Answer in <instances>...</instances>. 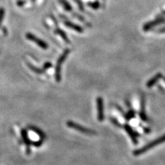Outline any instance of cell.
I'll return each mask as SVG.
<instances>
[{
  "label": "cell",
  "instance_id": "obj_1",
  "mask_svg": "<svg viewBox=\"0 0 165 165\" xmlns=\"http://www.w3.org/2000/svg\"><path fill=\"white\" fill-rule=\"evenodd\" d=\"M164 142H165V134H164L163 136H160V137H159L158 138L156 139V140L151 141V143H149L147 144H146L145 146L142 147V148L136 150V151L134 152V155L136 156L140 155L142 154H143L144 153H145L147 151H149V150L151 149L152 148H153V147L159 145V144H163V143H164Z\"/></svg>",
  "mask_w": 165,
  "mask_h": 165
},
{
  "label": "cell",
  "instance_id": "obj_2",
  "mask_svg": "<svg viewBox=\"0 0 165 165\" xmlns=\"http://www.w3.org/2000/svg\"><path fill=\"white\" fill-rule=\"evenodd\" d=\"M69 52L70 51L69 49H66L57 61L56 68H55V79L57 82H60L61 81V66L66 58L68 57Z\"/></svg>",
  "mask_w": 165,
  "mask_h": 165
},
{
  "label": "cell",
  "instance_id": "obj_3",
  "mask_svg": "<svg viewBox=\"0 0 165 165\" xmlns=\"http://www.w3.org/2000/svg\"><path fill=\"white\" fill-rule=\"evenodd\" d=\"M163 24H165L164 17H157V18L154 20L145 23L143 26V30L144 32H149L153 30V29H155V28L158 26H160Z\"/></svg>",
  "mask_w": 165,
  "mask_h": 165
},
{
  "label": "cell",
  "instance_id": "obj_4",
  "mask_svg": "<svg viewBox=\"0 0 165 165\" xmlns=\"http://www.w3.org/2000/svg\"><path fill=\"white\" fill-rule=\"evenodd\" d=\"M67 125L68 127H69V128L74 129L75 130H77V131H79L84 134H86V135H96V132L94 131V130L85 128V127L80 125V124H79L74 123L73 121H71V120L68 121Z\"/></svg>",
  "mask_w": 165,
  "mask_h": 165
},
{
  "label": "cell",
  "instance_id": "obj_5",
  "mask_svg": "<svg viewBox=\"0 0 165 165\" xmlns=\"http://www.w3.org/2000/svg\"><path fill=\"white\" fill-rule=\"evenodd\" d=\"M26 37L27 39L30 40V41L33 42H34L41 48L44 49V50H46V49L48 48V44L47 43L44 41H43V40H41V39L38 38V37H37L35 35H34L33 34H32L30 33H26Z\"/></svg>",
  "mask_w": 165,
  "mask_h": 165
},
{
  "label": "cell",
  "instance_id": "obj_6",
  "mask_svg": "<svg viewBox=\"0 0 165 165\" xmlns=\"http://www.w3.org/2000/svg\"><path fill=\"white\" fill-rule=\"evenodd\" d=\"M97 105V113H98V120L100 122H102L104 120V107H103V100L101 97H98L96 99Z\"/></svg>",
  "mask_w": 165,
  "mask_h": 165
},
{
  "label": "cell",
  "instance_id": "obj_7",
  "mask_svg": "<svg viewBox=\"0 0 165 165\" xmlns=\"http://www.w3.org/2000/svg\"><path fill=\"white\" fill-rule=\"evenodd\" d=\"M163 75L162 73H157L155 76H153L151 79H149L146 83V86L148 88H151L153 86H154L156 83L158 82V81L163 79Z\"/></svg>",
  "mask_w": 165,
  "mask_h": 165
},
{
  "label": "cell",
  "instance_id": "obj_8",
  "mask_svg": "<svg viewBox=\"0 0 165 165\" xmlns=\"http://www.w3.org/2000/svg\"><path fill=\"white\" fill-rule=\"evenodd\" d=\"M124 129L126 130V132H127V134L131 138L132 140L134 142V144H138V140H137V135L135 134V132H134V130L132 129V128L131 127H130L129 124H125V125H124Z\"/></svg>",
  "mask_w": 165,
  "mask_h": 165
},
{
  "label": "cell",
  "instance_id": "obj_9",
  "mask_svg": "<svg viewBox=\"0 0 165 165\" xmlns=\"http://www.w3.org/2000/svg\"><path fill=\"white\" fill-rule=\"evenodd\" d=\"M140 117L142 120L146 122L147 121V117L145 113V100L144 97L141 98V103H140Z\"/></svg>",
  "mask_w": 165,
  "mask_h": 165
},
{
  "label": "cell",
  "instance_id": "obj_10",
  "mask_svg": "<svg viewBox=\"0 0 165 165\" xmlns=\"http://www.w3.org/2000/svg\"><path fill=\"white\" fill-rule=\"evenodd\" d=\"M22 136L23 138V140L24 141V143L26 144V150H27V153L28 154H30V142L29 140V139L28 138V134L27 132L25 129H22Z\"/></svg>",
  "mask_w": 165,
  "mask_h": 165
},
{
  "label": "cell",
  "instance_id": "obj_11",
  "mask_svg": "<svg viewBox=\"0 0 165 165\" xmlns=\"http://www.w3.org/2000/svg\"><path fill=\"white\" fill-rule=\"evenodd\" d=\"M64 24L66 26H68V28L72 29V30L78 32V33H82V32H83V28L82 27H81L80 26L76 24H74V23L70 22H65Z\"/></svg>",
  "mask_w": 165,
  "mask_h": 165
},
{
  "label": "cell",
  "instance_id": "obj_12",
  "mask_svg": "<svg viewBox=\"0 0 165 165\" xmlns=\"http://www.w3.org/2000/svg\"><path fill=\"white\" fill-rule=\"evenodd\" d=\"M59 2L62 4L63 8H64L66 10L68 11V12H69V11H71L72 10L71 5L69 4L68 2L66 1V0H59Z\"/></svg>",
  "mask_w": 165,
  "mask_h": 165
},
{
  "label": "cell",
  "instance_id": "obj_13",
  "mask_svg": "<svg viewBox=\"0 0 165 165\" xmlns=\"http://www.w3.org/2000/svg\"><path fill=\"white\" fill-rule=\"evenodd\" d=\"M56 33L57 34H59V35L62 37V39L64 40L65 41L68 42V43L69 42V39H68V37L67 35H66V33H65L64 31H63L62 30H61V29H57V30H56Z\"/></svg>",
  "mask_w": 165,
  "mask_h": 165
},
{
  "label": "cell",
  "instance_id": "obj_14",
  "mask_svg": "<svg viewBox=\"0 0 165 165\" xmlns=\"http://www.w3.org/2000/svg\"><path fill=\"white\" fill-rule=\"evenodd\" d=\"M28 67L30 68V69H32V70H33L34 72H35V73H37V74H42L43 72H44V71H43V69L35 68L34 66L30 64V63H28Z\"/></svg>",
  "mask_w": 165,
  "mask_h": 165
},
{
  "label": "cell",
  "instance_id": "obj_15",
  "mask_svg": "<svg viewBox=\"0 0 165 165\" xmlns=\"http://www.w3.org/2000/svg\"><path fill=\"white\" fill-rule=\"evenodd\" d=\"M135 115H136V113L134 110L130 109L129 111L128 112V113H127V114H126L125 119L127 120H129L130 119H132V118H134L135 117Z\"/></svg>",
  "mask_w": 165,
  "mask_h": 165
},
{
  "label": "cell",
  "instance_id": "obj_16",
  "mask_svg": "<svg viewBox=\"0 0 165 165\" xmlns=\"http://www.w3.org/2000/svg\"><path fill=\"white\" fill-rule=\"evenodd\" d=\"M89 6L93 8V9L96 10L98 8H100V3L98 2H90L88 4Z\"/></svg>",
  "mask_w": 165,
  "mask_h": 165
},
{
  "label": "cell",
  "instance_id": "obj_17",
  "mask_svg": "<svg viewBox=\"0 0 165 165\" xmlns=\"http://www.w3.org/2000/svg\"><path fill=\"white\" fill-rule=\"evenodd\" d=\"M156 34H164L165 33V26L159 28L158 29H153L152 30Z\"/></svg>",
  "mask_w": 165,
  "mask_h": 165
},
{
  "label": "cell",
  "instance_id": "obj_18",
  "mask_svg": "<svg viewBox=\"0 0 165 165\" xmlns=\"http://www.w3.org/2000/svg\"><path fill=\"white\" fill-rule=\"evenodd\" d=\"M4 13H5V11H4V8H0V26H1L2 21H3V19H4Z\"/></svg>",
  "mask_w": 165,
  "mask_h": 165
},
{
  "label": "cell",
  "instance_id": "obj_19",
  "mask_svg": "<svg viewBox=\"0 0 165 165\" xmlns=\"http://www.w3.org/2000/svg\"><path fill=\"white\" fill-rule=\"evenodd\" d=\"M52 67V63H50V62H46L44 65H43V71H45V70H47L49 68H50Z\"/></svg>",
  "mask_w": 165,
  "mask_h": 165
},
{
  "label": "cell",
  "instance_id": "obj_20",
  "mask_svg": "<svg viewBox=\"0 0 165 165\" xmlns=\"http://www.w3.org/2000/svg\"><path fill=\"white\" fill-rule=\"evenodd\" d=\"M165 17V10H163V12L159 13L157 16H156V17Z\"/></svg>",
  "mask_w": 165,
  "mask_h": 165
},
{
  "label": "cell",
  "instance_id": "obj_21",
  "mask_svg": "<svg viewBox=\"0 0 165 165\" xmlns=\"http://www.w3.org/2000/svg\"><path fill=\"white\" fill-rule=\"evenodd\" d=\"M25 4V2H17V4H18L19 6H22V5H24Z\"/></svg>",
  "mask_w": 165,
  "mask_h": 165
},
{
  "label": "cell",
  "instance_id": "obj_22",
  "mask_svg": "<svg viewBox=\"0 0 165 165\" xmlns=\"http://www.w3.org/2000/svg\"><path fill=\"white\" fill-rule=\"evenodd\" d=\"M163 80L165 81V78H163Z\"/></svg>",
  "mask_w": 165,
  "mask_h": 165
}]
</instances>
